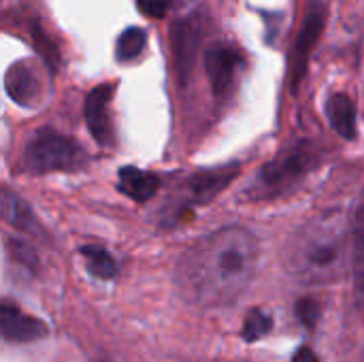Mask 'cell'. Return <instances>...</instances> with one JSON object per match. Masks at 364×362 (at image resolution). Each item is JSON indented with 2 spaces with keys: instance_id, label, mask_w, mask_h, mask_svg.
Wrapping results in <instances>:
<instances>
[{
  "instance_id": "cell-21",
  "label": "cell",
  "mask_w": 364,
  "mask_h": 362,
  "mask_svg": "<svg viewBox=\"0 0 364 362\" xmlns=\"http://www.w3.org/2000/svg\"><path fill=\"white\" fill-rule=\"evenodd\" d=\"M292 362H320V361H318V356H316V352H314V350H309V348H301V350L294 354V361Z\"/></svg>"
},
{
  "instance_id": "cell-9",
  "label": "cell",
  "mask_w": 364,
  "mask_h": 362,
  "mask_svg": "<svg viewBox=\"0 0 364 362\" xmlns=\"http://www.w3.org/2000/svg\"><path fill=\"white\" fill-rule=\"evenodd\" d=\"M0 331L6 341H15V344H30L47 335V326L41 320L23 314L17 305L11 303H2Z\"/></svg>"
},
{
  "instance_id": "cell-6",
  "label": "cell",
  "mask_w": 364,
  "mask_h": 362,
  "mask_svg": "<svg viewBox=\"0 0 364 362\" xmlns=\"http://www.w3.org/2000/svg\"><path fill=\"white\" fill-rule=\"evenodd\" d=\"M241 68V55L235 47L226 43H215L205 51V70L211 90L218 98H228L237 83V73Z\"/></svg>"
},
{
  "instance_id": "cell-1",
  "label": "cell",
  "mask_w": 364,
  "mask_h": 362,
  "mask_svg": "<svg viewBox=\"0 0 364 362\" xmlns=\"http://www.w3.org/2000/svg\"><path fill=\"white\" fill-rule=\"evenodd\" d=\"M260 245L252 230L226 226L198 239L177 265V286L186 301L200 307L235 303L252 284Z\"/></svg>"
},
{
  "instance_id": "cell-4",
  "label": "cell",
  "mask_w": 364,
  "mask_h": 362,
  "mask_svg": "<svg viewBox=\"0 0 364 362\" xmlns=\"http://www.w3.org/2000/svg\"><path fill=\"white\" fill-rule=\"evenodd\" d=\"M316 164H318V151L309 143H299L262 166L254 186H250V196L252 198L277 196L290 190L294 183H299Z\"/></svg>"
},
{
  "instance_id": "cell-13",
  "label": "cell",
  "mask_w": 364,
  "mask_h": 362,
  "mask_svg": "<svg viewBox=\"0 0 364 362\" xmlns=\"http://www.w3.org/2000/svg\"><path fill=\"white\" fill-rule=\"evenodd\" d=\"M350 245H352V275H354V288L364 299V190L356 203L354 220L350 226Z\"/></svg>"
},
{
  "instance_id": "cell-11",
  "label": "cell",
  "mask_w": 364,
  "mask_h": 362,
  "mask_svg": "<svg viewBox=\"0 0 364 362\" xmlns=\"http://www.w3.org/2000/svg\"><path fill=\"white\" fill-rule=\"evenodd\" d=\"M117 188L134 203H147L158 192L160 177L136 166H124L117 175Z\"/></svg>"
},
{
  "instance_id": "cell-14",
  "label": "cell",
  "mask_w": 364,
  "mask_h": 362,
  "mask_svg": "<svg viewBox=\"0 0 364 362\" xmlns=\"http://www.w3.org/2000/svg\"><path fill=\"white\" fill-rule=\"evenodd\" d=\"M326 115L337 134L348 141L356 137V107L348 94H333L326 100Z\"/></svg>"
},
{
  "instance_id": "cell-16",
  "label": "cell",
  "mask_w": 364,
  "mask_h": 362,
  "mask_svg": "<svg viewBox=\"0 0 364 362\" xmlns=\"http://www.w3.org/2000/svg\"><path fill=\"white\" fill-rule=\"evenodd\" d=\"M81 256H83L85 269L96 280H113L117 275V262L105 247L85 245V247H81Z\"/></svg>"
},
{
  "instance_id": "cell-19",
  "label": "cell",
  "mask_w": 364,
  "mask_h": 362,
  "mask_svg": "<svg viewBox=\"0 0 364 362\" xmlns=\"http://www.w3.org/2000/svg\"><path fill=\"white\" fill-rule=\"evenodd\" d=\"M136 4H139L141 13L145 17H151V19H162L171 6L168 0H136Z\"/></svg>"
},
{
  "instance_id": "cell-20",
  "label": "cell",
  "mask_w": 364,
  "mask_h": 362,
  "mask_svg": "<svg viewBox=\"0 0 364 362\" xmlns=\"http://www.w3.org/2000/svg\"><path fill=\"white\" fill-rule=\"evenodd\" d=\"M296 316L301 318V322H303L305 326H314L316 320H318V316H320L318 303H314V301H309V299L301 301V303L296 305Z\"/></svg>"
},
{
  "instance_id": "cell-10",
  "label": "cell",
  "mask_w": 364,
  "mask_h": 362,
  "mask_svg": "<svg viewBox=\"0 0 364 362\" xmlns=\"http://www.w3.org/2000/svg\"><path fill=\"white\" fill-rule=\"evenodd\" d=\"M237 171H239L237 164H228V166H220V169H211V171H200L190 179V194L200 205L209 203L235 179Z\"/></svg>"
},
{
  "instance_id": "cell-3",
  "label": "cell",
  "mask_w": 364,
  "mask_h": 362,
  "mask_svg": "<svg viewBox=\"0 0 364 362\" xmlns=\"http://www.w3.org/2000/svg\"><path fill=\"white\" fill-rule=\"evenodd\" d=\"M83 147L55 130L43 128L34 132L23 149V166L34 173H53V171H77L85 164Z\"/></svg>"
},
{
  "instance_id": "cell-5",
  "label": "cell",
  "mask_w": 364,
  "mask_h": 362,
  "mask_svg": "<svg viewBox=\"0 0 364 362\" xmlns=\"http://www.w3.org/2000/svg\"><path fill=\"white\" fill-rule=\"evenodd\" d=\"M324 23H326V9L322 2H314L307 6V13H305V19H303V26H301V32L296 36V43H294V49H292V55H290V85L292 90L296 92L305 73H307V62H309V55L318 43V38L322 36L324 32Z\"/></svg>"
},
{
  "instance_id": "cell-12",
  "label": "cell",
  "mask_w": 364,
  "mask_h": 362,
  "mask_svg": "<svg viewBox=\"0 0 364 362\" xmlns=\"http://www.w3.org/2000/svg\"><path fill=\"white\" fill-rule=\"evenodd\" d=\"M200 43V32L198 26L186 21L175 30L173 36V58H175V68L181 81H186V77L190 75V68L194 64V55Z\"/></svg>"
},
{
  "instance_id": "cell-7",
  "label": "cell",
  "mask_w": 364,
  "mask_h": 362,
  "mask_svg": "<svg viewBox=\"0 0 364 362\" xmlns=\"http://www.w3.org/2000/svg\"><path fill=\"white\" fill-rule=\"evenodd\" d=\"M111 98H113V85L102 83L96 85L83 102V117L87 124L90 134L94 141L102 147H111L115 143V130L111 122Z\"/></svg>"
},
{
  "instance_id": "cell-18",
  "label": "cell",
  "mask_w": 364,
  "mask_h": 362,
  "mask_svg": "<svg viewBox=\"0 0 364 362\" xmlns=\"http://www.w3.org/2000/svg\"><path fill=\"white\" fill-rule=\"evenodd\" d=\"M271 326H273L271 316H267L262 309H252L243 322V337L247 341H258L271 331Z\"/></svg>"
},
{
  "instance_id": "cell-17",
  "label": "cell",
  "mask_w": 364,
  "mask_h": 362,
  "mask_svg": "<svg viewBox=\"0 0 364 362\" xmlns=\"http://www.w3.org/2000/svg\"><path fill=\"white\" fill-rule=\"evenodd\" d=\"M145 45H147V32L143 28L130 26L117 38L115 58L119 62H130V60H134V58H139L143 53Z\"/></svg>"
},
{
  "instance_id": "cell-2",
  "label": "cell",
  "mask_w": 364,
  "mask_h": 362,
  "mask_svg": "<svg viewBox=\"0 0 364 362\" xmlns=\"http://www.w3.org/2000/svg\"><path fill=\"white\" fill-rule=\"evenodd\" d=\"M350 256L352 245L348 220L339 211H328L307 222L290 239L286 262L299 282L324 286L343 277Z\"/></svg>"
},
{
  "instance_id": "cell-8",
  "label": "cell",
  "mask_w": 364,
  "mask_h": 362,
  "mask_svg": "<svg viewBox=\"0 0 364 362\" xmlns=\"http://www.w3.org/2000/svg\"><path fill=\"white\" fill-rule=\"evenodd\" d=\"M4 87H6V94L11 96V100H15L17 105L26 107V109L36 107L43 98V81H41V75H38L34 62H30V60L15 62L6 70Z\"/></svg>"
},
{
  "instance_id": "cell-22",
  "label": "cell",
  "mask_w": 364,
  "mask_h": 362,
  "mask_svg": "<svg viewBox=\"0 0 364 362\" xmlns=\"http://www.w3.org/2000/svg\"><path fill=\"white\" fill-rule=\"evenodd\" d=\"M360 362H364V350H363V358H360Z\"/></svg>"
},
{
  "instance_id": "cell-15",
  "label": "cell",
  "mask_w": 364,
  "mask_h": 362,
  "mask_svg": "<svg viewBox=\"0 0 364 362\" xmlns=\"http://www.w3.org/2000/svg\"><path fill=\"white\" fill-rule=\"evenodd\" d=\"M2 213H4V220L11 226H15L19 230H26V233H32V235L41 233L38 222H36L34 213L30 211V207L17 194H13L11 190L2 192Z\"/></svg>"
}]
</instances>
